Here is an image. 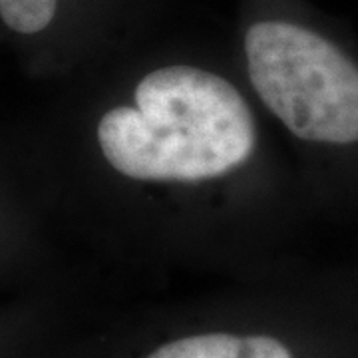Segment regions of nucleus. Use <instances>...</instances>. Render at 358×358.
I'll list each match as a JSON object with an SVG mask.
<instances>
[{"instance_id":"nucleus-1","label":"nucleus","mask_w":358,"mask_h":358,"mask_svg":"<svg viewBox=\"0 0 358 358\" xmlns=\"http://www.w3.org/2000/svg\"><path fill=\"white\" fill-rule=\"evenodd\" d=\"M92 187L129 261L275 271L320 223L231 46L178 16L100 64Z\"/></svg>"},{"instance_id":"nucleus-2","label":"nucleus","mask_w":358,"mask_h":358,"mask_svg":"<svg viewBox=\"0 0 358 358\" xmlns=\"http://www.w3.org/2000/svg\"><path fill=\"white\" fill-rule=\"evenodd\" d=\"M231 46L319 221L358 215V36L310 0H237Z\"/></svg>"},{"instance_id":"nucleus-3","label":"nucleus","mask_w":358,"mask_h":358,"mask_svg":"<svg viewBox=\"0 0 358 358\" xmlns=\"http://www.w3.org/2000/svg\"><path fill=\"white\" fill-rule=\"evenodd\" d=\"M178 16V0H0V28L103 64Z\"/></svg>"},{"instance_id":"nucleus-4","label":"nucleus","mask_w":358,"mask_h":358,"mask_svg":"<svg viewBox=\"0 0 358 358\" xmlns=\"http://www.w3.org/2000/svg\"><path fill=\"white\" fill-rule=\"evenodd\" d=\"M141 358H301L289 336L259 327H207L166 336Z\"/></svg>"}]
</instances>
